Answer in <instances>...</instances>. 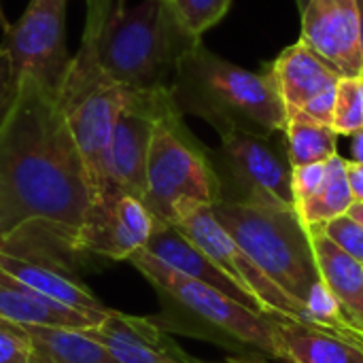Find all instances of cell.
<instances>
[{
	"instance_id": "obj_1",
	"label": "cell",
	"mask_w": 363,
	"mask_h": 363,
	"mask_svg": "<svg viewBox=\"0 0 363 363\" xmlns=\"http://www.w3.org/2000/svg\"><path fill=\"white\" fill-rule=\"evenodd\" d=\"M91 208V189L60 100L21 79L0 125V236L28 221L77 230Z\"/></svg>"
},
{
	"instance_id": "obj_2",
	"label": "cell",
	"mask_w": 363,
	"mask_h": 363,
	"mask_svg": "<svg viewBox=\"0 0 363 363\" xmlns=\"http://www.w3.org/2000/svg\"><path fill=\"white\" fill-rule=\"evenodd\" d=\"M177 108L208 121L217 132L245 128L262 134H283L287 108L274 74L247 70L204 47L200 40L181 60L170 85Z\"/></svg>"
},
{
	"instance_id": "obj_3",
	"label": "cell",
	"mask_w": 363,
	"mask_h": 363,
	"mask_svg": "<svg viewBox=\"0 0 363 363\" xmlns=\"http://www.w3.org/2000/svg\"><path fill=\"white\" fill-rule=\"evenodd\" d=\"M113 6V0H87V19L81 45L57 96L60 108L83 160L91 206L111 191L108 157L113 130L125 104V87L115 83L98 60L96 38Z\"/></svg>"
},
{
	"instance_id": "obj_4",
	"label": "cell",
	"mask_w": 363,
	"mask_h": 363,
	"mask_svg": "<svg viewBox=\"0 0 363 363\" xmlns=\"http://www.w3.org/2000/svg\"><path fill=\"white\" fill-rule=\"evenodd\" d=\"M198 43L168 0H140L134 6L117 0L98 32L96 49L100 66L115 83L130 89H166L181 60Z\"/></svg>"
},
{
	"instance_id": "obj_5",
	"label": "cell",
	"mask_w": 363,
	"mask_h": 363,
	"mask_svg": "<svg viewBox=\"0 0 363 363\" xmlns=\"http://www.w3.org/2000/svg\"><path fill=\"white\" fill-rule=\"evenodd\" d=\"M213 213L236 245L287 296L304 304L321 281L311 234L296 208L272 202L219 200Z\"/></svg>"
},
{
	"instance_id": "obj_6",
	"label": "cell",
	"mask_w": 363,
	"mask_h": 363,
	"mask_svg": "<svg viewBox=\"0 0 363 363\" xmlns=\"http://www.w3.org/2000/svg\"><path fill=\"white\" fill-rule=\"evenodd\" d=\"M219 200L221 183L208 149L194 138L183 113L172 104L155 121L143 202L157 225H177L187 211Z\"/></svg>"
},
{
	"instance_id": "obj_7",
	"label": "cell",
	"mask_w": 363,
	"mask_h": 363,
	"mask_svg": "<svg viewBox=\"0 0 363 363\" xmlns=\"http://www.w3.org/2000/svg\"><path fill=\"white\" fill-rule=\"evenodd\" d=\"M157 291L164 304V317L157 321H170L177 317H189L198 323L225 334L234 342L249 345L270 357H277L270 321L266 315L251 311L249 306L232 300L219 289L189 279L149 251H138L128 259Z\"/></svg>"
},
{
	"instance_id": "obj_8",
	"label": "cell",
	"mask_w": 363,
	"mask_h": 363,
	"mask_svg": "<svg viewBox=\"0 0 363 363\" xmlns=\"http://www.w3.org/2000/svg\"><path fill=\"white\" fill-rule=\"evenodd\" d=\"M68 0H30L17 21H2L0 51L17 81L28 79L60 96L72 55L66 38Z\"/></svg>"
},
{
	"instance_id": "obj_9",
	"label": "cell",
	"mask_w": 363,
	"mask_h": 363,
	"mask_svg": "<svg viewBox=\"0 0 363 363\" xmlns=\"http://www.w3.org/2000/svg\"><path fill=\"white\" fill-rule=\"evenodd\" d=\"M279 134H262L245 128L219 130V149L208 151L219 183L225 181L238 194L232 200L272 202L294 208L291 164Z\"/></svg>"
},
{
	"instance_id": "obj_10",
	"label": "cell",
	"mask_w": 363,
	"mask_h": 363,
	"mask_svg": "<svg viewBox=\"0 0 363 363\" xmlns=\"http://www.w3.org/2000/svg\"><path fill=\"white\" fill-rule=\"evenodd\" d=\"M177 228L196 247H200L211 257V262L221 272H225L247 296H251L264 315H283L311 325L304 304L287 296L274 281H270L262 272V268L221 228L213 213V206H198L187 211L179 219Z\"/></svg>"
},
{
	"instance_id": "obj_11",
	"label": "cell",
	"mask_w": 363,
	"mask_h": 363,
	"mask_svg": "<svg viewBox=\"0 0 363 363\" xmlns=\"http://www.w3.org/2000/svg\"><path fill=\"white\" fill-rule=\"evenodd\" d=\"M174 104L170 87L166 89H130L119 111L108 157L111 189L145 198L147 160L157 117Z\"/></svg>"
},
{
	"instance_id": "obj_12",
	"label": "cell",
	"mask_w": 363,
	"mask_h": 363,
	"mask_svg": "<svg viewBox=\"0 0 363 363\" xmlns=\"http://www.w3.org/2000/svg\"><path fill=\"white\" fill-rule=\"evenodd\" d=\"M155 219L136 196L111 189L94 204L79 228V247L96 257L128 262L143 251L155 230Z\"/></svg>"
},
{
	"instance_id": "obj_13",
	"label": "cell",
	"mask_w": 363,
	"mask_h": 363,
	"mask_svg": "<svg viewBox=\"0 0 363 363\" xmlns=\"http://www.w3.org/2000/svg\"><path fill=\"white\" fill-rule=\"evenodd\" d=\"M287 115H304L332 125L340 74L302 40L285 47L270 64Z\"/></svg>"
},
{
	"instance_id": "obj_14",
	"label": "cell",
	"mask_w": 363,
	"mask_h": 363,
	"mask_svg": "<svg viewBox=\"0 0 363 363\" xmlns=\"http://www.w3.org/2000/svg\"><path fill=\"white\" fill-rule=\"evenodd\" d=\"M302 15L300 40L340 77H363L357 0H311Z\"/></svg>"
},
{
	"instance_id": "obj_15",
	"label": "cell",
	"mask_w": 363,
	"mask_h": 363,
	"mask_svg": "<svg viewBox=\"0 0 363 363\" xmlns=\"http://www.w3.org/2000/svg\"><path fill=\"white\" fill-rule=\"evenodd\" d=\"M83 334L100 342L117 363H198L168 338L155 319L108 308L104 319Z\"/></svg>"
},
{
	"instance_id": "obj_16",
	"label": "cell",
	"mask_w": 363,
	"mask_h": 363,
	"mask_svg": "<svg viewBox=\"0 0 363 363\" xmlns=\"http://www.w3.org/2000/svg\"><path fill=\"white\" fill-rule=\"evenodd\" d=\"M272 330L277 357L289 363H363V342L332 330L266 315Z\"/></svg>"
},
{
	"instance_id": "obj_17",
	"label": "cell",
	"mask_w": 363,
	"mask_h": 363,
	"mask_svg": "<svg viewBox=\"0 0 363 363\" xmlns=\"http://www.w3.org/2000/svg\"><path fill=\"white\" fill-rule=\"evenodd\" d=\"M145 251H149L153 257H157L168 268H172L189 279H196L200 283H206V285L219 289L221 294L230 296L232 300L249 306L251 311L262 313L257 302L251 296H247L225 272H221L211 262V257L200 247H196L177 225H155Z\"/></svg>"
},
{
	"instance_id": "obj_18",
	"label": "cell",
	"mask_w": 363,
	"mask_h": 363,
	"mask_svg": "<svg viewBox=\"0 0 363 363\" xmlns=\"http://www.w3.org/2000/svg\"><path fill=\"white\" fill-rule=\"evenodd\" d=\"M308 234L321 281L334 294L345 319L363 342V264L330 240L321 228H311Z\"/></svg>"
},
{
	"instance_id": "obj_19",
	"label": "cell",
	"mask_w": 363,
	"mask_h": 363,
	"mask_svg": "<svg viewBox=\"0 0 363 363\" xmlns=\"http://www.w3.org/2000/svg\"><path fill=\"white\" fill-rule=\"evenodd\" d=\"M0 317L21 328H68L85 330L98 325L104 317L87 315L64 306L15 279L0 272Z\"/></svg>"
},
{
	"instance_id": "obj_20",
	"label": "cell",
	"mask_w": 363,
	"mask_h": 363,
	"mask_svg": "<svg viewBox=\"0 0 363 363\" xmlns=\"http://www.w3.org/2000/svg\"><path fill=\"white\" fill-rule=\"evenodd\" d=\"M347 160L338 153L328 160L325 179L321 187L304 202L296 206V213L306 230L321 228L328 221L342 217L349 213V208L355 204L349 181H347Z\"/></svg>"
},
{
	"instance_id": "obj_21",
	"label": "cell",
	"mask_w": 363,
	"mask_h": 363,
	"mask_svg": "<svg viewBox=\"0 0 363 363\" xmlns=\"http://www.w3.org/2000/svg\"><path fill=\"white\" fill-rule=\"evenodd\" d=\"M34 349L49 363H117L111 353L83 334L68 328H23Z\"/></svg>"
},
{
	"instance_id": "obj_22",
	"label": "cell",
	"mask_w": 363,
	"mask_h": 363,
	"mask_svg": "<svg viewBox=\"0 0 363 363\" xmlns=\"http://www.w3.org/2000/svg\"><path fill=\"white\" fill-rule=\"evenodd\" d=\"M285 151L291 168L321 164L338 153V132L304 115H287Z\"/></svg>"
},
{
	"instance_id": "obj_23",
	"label": "cell",
	"mask_w": 363,
	"mask_h": 363,
	"mask_svg": "<svg viewBox=\"0 0 363 363\" xmlns=\"http://www.w3.org/2000/svg\"><path fill=\"white\" fill-rule=\"evenodd\" d=\"M183 28L202 40V34L217 26L230 11L232 0H168Z\"/></svg>"
},
{
	"instance_id": "obj_24",
	"label": "cell",
	"mask_w": 363,
	"mask_h": 363,
	"mask_svg": "<svg viewBox=\"0 0 363 363\" xmlns=\"http://www.w3.org/2000/svg\"><path fill=\"white\" fill-rule=\"evenodd\" d=\"M332 128L345 136L363 130V77L340 79Z\"/></svg>"
},
{
	"instance_id": "obj_25",
	"label": "cell",
	"mask_w": 363,
	"mask_h": 363,
	"mask_svg": "<svg viewBox=\"0 0 363 363\" xmlns=\"http://www.w3.org/2000/svg\"><path fill=\"white\" fill-rule=\"evenodd\" d=\"M36 357L28 332L0 317V363H36Z\"/></svg>"
},
{
	"instance_id": "obj_26",
	"label": "cell",
	"mask_w": 363,
	"mask_h": 363,
	"mask_svg": "<svg viewBox=\"0 0 363 363\" xmlns=\"http://www.w3.org/2000/svg\"><path fill=\"white\" fill-rule=\"evenodd\" d=\"M323 234L334 240L345 253H349L351 257H355L357 262L363 264V225L357 223L353 217L342 215L336 217L332 221H328L325 225H321Z\"/></svg>"
},
{
	"instance_id": "obj_27",
	"label": "cell",
	"mask_w": 363,
	"mask_h": 363,
	"mask_svg": "<svg viewBox=\"0 0 363 363\" xmlns=\"http://www.w3.org/2000/svg\"><path fill=\"white\" fill-rule=\"evenodd\" d=\"M328 162L321 164H308V166H298L291 168V191H294V208L308 200L323 183L325 179V166Z\"/></svg>"
},
{
	"instance_id": "obj_28",
	"label": "cell",
	"mask_w": 363,
	"mask_h": 363,
	"mask_svg": "<svg viewBox=\"0 0 363 363\" xmlns=\"http://www.w3.org/2000/svg\"><path fill=\"white\" fill-rule=\"evenodd\" d=\"M17 91H19V81L9 64L6 55L0 51V125L4 123L9 111L13 108Z\"/></svg>"
},
{
	"instance_id": "obj_29",
	"label": "cell",
	"mask_w": 363,
	"mask_h": 363,
	"mask_svg": "<svg viewBox=\"0 0 363 363\" xmlns=\"http://www.w3.org/2000/svg\"><path fill=\"white\" fill-rule=\"evenodd\" d=\"M345 166H347V181H349L353 200L355 202H363V164L353 162V160H347Z\"/></svg>"
},
{
	"instance_id": "obj_30",
	"label": "cell",
	"mask_w": 363,
	"mask_h": 363,
	"mask_svg": "<svg viewBox=\"0 0 363 363\" xmlns=\"http://www.w3.org/2000/svg\"><path fill=\"white\" fill-rule=\"evenodd\" d=\"M351 155H353V162L363 164V130L351 134Z\"/></svg>"
},
{
	"instance_id": "obj_31",
	"label": "cell",
	"mask_w": 363,
	"mask_h": 363,
	"mask_svg": "<svg viewBox=\"0 0 363 363\" xmlns=\"http://www.w3.org/2000/svg\"><path fill=\"white\" fill-rule=\"evenodd\" d=\"M349 217H353L357 223H362L363 225V202H355L351 208H349V213H347Z\"/></svg>"
},
{
	"instance_id": "obj_32",
	"label": "cell",
	"mask_w": 363,
	"mask_h": 363,
	"mask_svg": "<svg viewBox=\"0 0 363 363\" xmlns=\"http://www.w3.org/2000/svg\"><path fill=\"white\" fill-rule=\"evenodd\" d=\"M357 9H359V26H362V55H363V0H357Z\"/></svg>"
},
{
	"instance_id": "obj_33",
	"label": "cell",
	"mask_w": 363,
	"mask_h": 363,
	"mask_svg": "<svg viewBox=\"0 0 363 363\" xmlns=\"http://www.w3.org/2000/svg\"><path fill=\"white\" fill-rule=\"evenodd\" d=\"M308 2H311V0H296V4H298V11L302 13V11L306 9V4H308Z\"/></svg>"
},
{
	"instance_id": "obj_34",
	"label": "cell",
	"mask_w": 363,
	"mask_h": 363,
	"mask_svg": "<svg viewBox=\"0 0 363 363\" xmlns=\"http://www.w3.org/2000/svg\"><path fill=\"white\" fill-rule=\"evenodd\" d=\"M36 355H38V357H36V363H49L45 357H43V355H40V353H38V351H36Z\"/></svg>"
}]
</instances>
